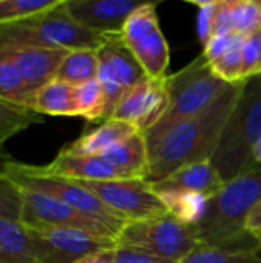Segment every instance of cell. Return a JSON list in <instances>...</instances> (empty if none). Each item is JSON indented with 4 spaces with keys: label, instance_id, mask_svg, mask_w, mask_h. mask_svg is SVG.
Returning a JSON list of instances; mask_svg holds the SVG:
<instances>
[{
    "label": "cell",
    "instance_id": "obj_1",
    "mask_svg": "<svg viewBox=\"0 0 261 263\" xmlns=\"http://www.w3.org/2000/svg\"><path fill=\"white\" fill-rule=\"evenodd\" d=\"M245 82L231 83L200 114L178 122L148 145L151 173L146 182H160L185 165L211 160L222 133L240 99Z\"/></svg>",
    "mask_w": 261,
    "mask_h": 263
},
{
    "label": "cell",
    "instance_id": "obj_2",
    "mask_svg": "<svg viewBox=\"0 0 261 263\" xmlns=\"http://www.w3.org/2000/svg\"><path fill=\"white\" fill-rule=\"evenodd\" d=\"M261 199V165L243 173L211 199L194 225L202 248L255 253L260 245L246 231V220Z\"/></svg>",
    "mask_w": 261,
    "mask_h": 263
},
{
    "label": "cell",
    "instance_id": "obj_3",
    "mask_svg": "<svg viewBox=\"0 0 261 263\" xmlns=\"http://www.w3.org/2000/svg\"><path fill=\"white\" fill-rule=\"evenodd\" d=\"M106 35L78 25L66 9V0L54 8L0 26V51L26 48L48 49H98Z\"/></svg>",
    "mask_w": 261,
    "mask_h": 263
},
{
    "label": "cell",
    "instance_id": "obj_4",
    "mask_svg": "<svg viewBox=\"0 0 261 263\" xmlns=\"http://www.w3.org/2000/svg\"><path fill=\"white\" fill-rule=\"evenodd\" d=\"M261 139V79L245 82L240 99L222 133L211 163L226 182L257 166L254 149Z\"/></svg>",
    "mask_w": 261,
    "mask_h": 263
},
{
    "label": "cell",
    "instance_id": "obj_5",
    "mask_svg": "<svg viewBox=\"0 0 261 263\" xmlns=\"http://www.w3.org/2000/svg\"><path fill=\"white\" fill-rule=\"evenodd\" d=\"M229 85L214 74L203 54L175 74L168 76L169 105L158 123L143 134L146 143H154L178 122L205 111Z\"/></svg>",
    "mask_w": 261,
    "mask_h": 263
},
{
    "label": "cell",
    "instance_id": "obj_6",
    "mask_svg": "<svg viewBox=\"0 0 261 263\" xmlns=\"http://www.w3.org/2000/svg\"><path fill=\"white\" fill-rule=\"evenodd\" d=\"M5 174L20 188L34 190L49 194L71 208L89 216L106 227H109L117 236L122 228L128 223L115 216L105 203H102L91 191L82 186L77 180H71L51 173L46 166H34L11 160L6 166Z\"/></svg>",
    "mask_w": 261,
    "mask_h": 263
},
{
    "label": "cell",
    "instance_id": "obj_7",
    "mask_svg": "<svg viewBox=\"0 0 261 263\" xmlns=\"http://www.w3.org/2000/svg\"><path fill=\"white\" fill-rule=\"evenodd\" d=\"M117 247L138 250L166 260L180 263L200 247L194 225L172 216L128 222L115 239Z\"/></svg>",
    "mask_w": 261,
    "mask_h": 263
},
{
    "label": "cell",
    "instance_id": "obj_8",
    "mask_svg": "<svg viewBox=\"0 0 261 263\" xmlns=\"http://www.w3.org/2000/svg\"><path fill=\"white\" fill-rule=\"evenodd\" d=\"M125 222H138L168 216V210L151 183L140 179L88 182L77 180Z\"/></svg>",
    "mask_w": 261,
    "mask_h": 263
},
{
    "label": "cell",
    "instance_id": "obj_9",
    "mask_svg": "<svg viewBox=\"0 0 261 263\" xmlns=\"http://www.w3.org/2000/svg\"><path fill=\"white\" fill-rule=\"evenodd\" d=\"M28 230L35 248L37 263H75L94 253L117 247L112 237L75 228L40 227Z\"/></svg>",
    "mask_w": 261,
    "mask_h": 263
},
{
    "label": "cell",
    "instance_id": "obj_10",
    "mask_svg": "<svg viewBox=\"0 0 261 263\" xmlns=\"http://www.w3.org/2000/svg\"><path fill=\"white\" fill-rule=\"evenodd\" d=\"M97 79L105 91L106 120H109L123 94L148 77L131 49L123 42L122 34L106 35V40L97 49Z\"/></svg>",
    "mask_w": 261,
    "mask_h": 263
},
{
    "label": "cell",
    "instance_id": "obj_11",
    "mask_svg": "<svg viewBox=\"0 0 261 263\" xmlns=\"http://www.w3.org/2000/svg\"><path fill=\"white\" fill-rule=\"evenodd\" d=\"M23 190V188H22ZM20 222L28 228L62 227L89 231L98 236L117 239V234L105 223L85 216L65 202L34 190H23V211Z\"/></svg>",
    "mask_w": 261,
    "mask_h": 263
},
{
    "label": "cell",
    "instance_id": "obj_12",
    "mask_svg": "<svg viewBox=\"0 0 261 263\" xmlns=\"http://www.w3.org/2000/svg\"><path fill=\"white\" fill-rule=\"evenodd\" d=\"M168 105V77L160 80L145 79L123 94L111 119L128 122L145 134L158 123Z\"/></svg>",
    "mask_w": 261,
    "mask_h": 263
},
{
    "label": "cell",
    "instance_id": "obj_13",
    "mask_svg": "<svg viewBox=\"0 0 261 263\" xmlns=\"http://www.w3.org/2000/svg\"><path fill=\"white\" fill-rule=\"evenodd\" d=\"M146 2L138 0H66L69 15L83 28L102 34H122L126 20Z\"/></svg>",
    "mask_w": 261,
    "mask_h": 263
},
{
    "label": "cell",
    "instance_id": "obj_14",
    "mask_svg": "<svg viewBox=\"0 0 261 263\" xmlns=\"http://www.w3.org/2000/svg\"><path fill=\"white\" fill-rule=\"evenodd\" d=\"M9 52L20 76L26 82L28 88L35 94L42 86L55 79L57 71L68 55L66 49H48V48H26L14 49Z\"/></svg>",
    "mask_w": 261,
    "mask_h": 263
},
{
    "label": "cell",
    "instance_id": "obj_15",
    "mask_svg": "<svg viewBox=\"0 0 261 263\" xmlns=\"http://www.w3.org/2000/svg\"><path fill=\"white\" fill-rule=\"evenodd\" d=\"M151 186L155 193L188 191L211 199L225 186V180L220 177L211 160H203L185 165L169 177L151 183Z\"/></svg>",
    "mask_w": 261,
    "mask_h": 263
},
{
    "label": "cell",
    "instance_id": "obj_16",
    "mask_svg": "<svg viewBox=\"0 0 261 263\" xmlns=\"http://www.w3.org/2000/svg\"><path fill=\"white\" fill-rule=\"evenodd\" d=\"M102 157L115 170L120 179H140L148 180L151 173L149 151L146 139L137 133L125 142L112 146Z\"/></svg>",
    "mask_w": 261,
    "mask_h": 263
},
{
    "label": "cell",
    "instance_id": "obj_17",
    "mask_svg": "<svg viewBox=\"0 0 261 263\" xmlns=\"http://www.w3.org/2000/svg\"><path fill=\"white\" fill-rule=\"evenodd\" d=\"M261 29V0H218L214 35H249Z\"/></svg>",
    "mask_w": 261,
    "mask_h": 263
},
{
    "label": "cell",
    "instance_id": "obj_18",
    "mask_svg": "<svg viewBox=\"0 0 261 263\" xmlns=\"http://www.w3.org/2000/svg\"><path fill=\"white\" fill-rule=\"evenodd\" d=\"M51 173L71 180H115L120 179L115 170L102 156H78L65 148L46 166Z\"/></svg>",
    "mask_w": 261,
    "mask_h": 263
},
{
    "label": "cell",
    "instance_id": "obj_19",
    "mask_svg": "<svg viewBox=\"0 0 261 263\" xmlns=\"http://www.w3.org/2000/svg\"><path fill=\"white\" fill-rule=\"evenodd\" d=\"M140 133L134 125L115 119L105 120L94 131L83 134L65 149L78 156H102L112 146L125 142L131 136Z\"/></svg>",
    "mask_w": 261,
    "mask_h": 263
},
{
    "label": "cell",
    "instance_id": "obj_20",
    "mask_svg": "<svg viewBox=\"0 0 261 263\" xmlns=\"http://www.w3.org/2000/svg\"><path fill=\"white\" fill-rule=\"evenodd\" d=\"M126 46L131 49L148 79L160 80L168 77L166 71L169 66V46L160 28L132 42H128Z\"/></svg>",
    "mask_w": 261,
    "mask_h": 263
},
{
    "label": "cell",
    "instance_id": "obj_21",
    "mask_svg": "<svg viewBox=\"0 0 261 263\" xmlns=\"http://www.w3.org/2000/svg\"><path fill=\"white\" fill-rule=\"evenodd\" d=\"M31 109H34L40 116H78L75 86L58 79L51 80L34 94Z\"/></svg>",
    "mask_w": 261,
    "mask_h": 263
},
{
    "label": "cell",
    "instance_id": "obj_22",
    "mask_svg": "<svg viewBox=\"0 0 261 263\" xmlns=\"http://www.w3.org/2000/svg\"><path fill=\"white\" fill-rule=\"evenodd\" d=\"M0 263H37L29 230L22 222L0 217Z\"/></svg>",
    "mask_w": 261,
    "mask_h": 263
},
{
    "label": "cell",
    "instance_id": "obj_23",
    "mask_svg": "<svg viewBox=\"0 0 261 263\" xmlns=\"http://www.w3.org/2000/svg\"><path fill=\"white\" fill-rule=\"evenodd\" d=\"M98 74V54L97 49H75L69 51L62 62L55 79L78 86L89 80L97 79Z\"/></svg>",
    "mask_w": 261,
    "mask_h": 263
},
{
    "label": "cell",
    "instance_id": "obj_24",
    "mask_svg": "<svg viewBox=\"0 0 261 263\" xmlns=\"http://www.w3.org/2000/svg\"><path fill=\"white\" fill-rule=\"evenodd\" d=\"M157 194L165 203L169 216L178 222L186 225H195L200 222L205 213L206 197L188 191H162Z\"/></svg>",
    "mask_w": 261,
    "mask_h": 263
},
{
    "label": "cell",
    "instance_id": "obj_25",
    "mask_svg": "<svg viewBox=\"0 0 261 263\" xmlns=\"http://www.w3.org/2000/svg\"><path fill=\"white\" fill-rule=\"evenodd\" d=\"M34 92L20 76L9 52L0 51V99L31 108Z\"/></svg>",
    "mask_w": 261,
    "mask_h": 263
},
{
    "label": "cell",
    "instance_id": "obj_26",
    "mask_svg": "<svg viewBox=\"0 0 261 263\" xmlns=\"http://www.w3.org/2000/svg\"><path fill=\"white\" fill-rule=\"evenodd\" d=\"M40 122L42 116L37 114L34 109L0 99V149L15 134Z\"/></svg>",
    "mask_w": 261,
    "mask_h": 263
},
{
    "label": "cell",
    "instance_id": "obj_27",
    "mask_svg": "<svg viewBox=\"0 0 261 263\" xmlns=\"http://www.w3.org/2000/svg\"><path fill=\"white\" fill-rule=\"evenodd\" d=\"M75 100L78 116L88 122L106 120V99L98 79L75 86Z\"/></svg>",
    "mask_w": 261,
    "mask_h": 263
},
{
    "label": "cell",
    "instance_id": "obj_28",
    "mask_svg": "<svg viewBox=\"0 0 261 263\" xmlns=\"http://www.w3.org/2000/svg\"><path fill=\"white\" fill-rule=\"evenodd\" d=\"M62 0H0V26L48 11Z\"/></svg>",
    "mask_w": 261,
    "mask_h": 263
},
{
    "label": "cell",
    "instance_id": "obj_29",
    "mask_svg": "<svg viewBox=\"0 0 261 263\" xmlns=\"http://www.w3.org/2000/svg\"><path fill=\"white\" fill-rule=\"evenodd\" d=\"M245 39V37H243ZM242 43H235L228 51H225L222 55L214 59L212 62H208L214 74L222 79L225 83H238L243 82V57H242Z\"/></svg>",
    "mask_w": 261,
    "mask_h": 263
},
{
    "label": "cell",
    "instance_id": "obj_30",
    "mask_svg": "<svg viewBox=\"0 0 261 263\" xmlns=\"http://www.w3.org/2000/svg\"><path fill=\"white\" fill-rule=\"evenodd\" d=\"M23 211V190L6 174L0 173V217L20 222Z\"/></svg>",
    "mask_w": 261,
    "mask_h": 263
},
{
    "label": "cell",
    "instance_id": "obj_31",
    "mask_svg": "<svg viewBox=\"0 0 261 263\" xmlns=\"http://www.w3.org/2000/svg\"><path fill=\"white\" fill-rule=\"evenodd\" d=\"M254 253L228 251L217 248H198L180 263H251Z\"/></svg>",
    "mask_w": 261,
    "mask_h": 263
},
{
    "label": "cell",
    "instance_id": "obj_32",
    "mask_svg": "<svg viewBox=\"0 0 261 263\" xmlns=\"http://www.w3.org/2000/svg\"><path fill=\"white\" fill-rule=\"evenodd\" d=\"M243 79L249 80L261 76V29L245 35L242 43Z\"/></svg>",
    "mask_w": 261,
    "mask_h": 263
},
{
    "label": "cell",
    "instance_id": "obj_33",
    "mask_svg": "<svg viewBox=\"0 0 261 263\" xmlns=\"http://www.w3.org/2000/svg\"><path fill=\"white\" fill-rule=\"evenodd\" d=\"M189 3L198 8L197 31H198V37L205 46L214 37V23H215V12H217L218 0H209V2H192L191 0Z\"/></svg>",
    "mask_w": 261,
    "mask_h": 263
},
{
    "label": "cell",
    "instance_id": "obj_34",
    "mask_svg": "<svg viewBox=\"0 0 261 263\" xmlns=\"http://www.w3.org/2000/svg\"><path fill=\"white\" fill-rule=\"evenodd\" d=\"M245 35L240 34H220V35H214L203 48V55L206 57L208 62H212L214 59H217L218 55H222L225 51H228L231 46H234L235 43H238L240 40H243Z\"/></svg>",
    "mask_w": 261,
    "mask_h": 263
},
{
    "label": "cell",
    "instance_id": "obj_35",
    "mask_svg": "<svg viewBox=\"0 0 261 263\" xmlns=\"http://www.w3.org/2000/svg\"><path fill=\"white\" fill-rule=\"evenodd\" d=\"M115 263H177L172 260H166L138 250L115 247Z\"/></svg>",
    "mask_w": 261,
    "mask_h": 263
},
{
    "label": "cell",
    "instance_id": "obj_36",
    "mask_svg": "<svg viewBox=\"0 0 261 263\" xmlns=\"http://www.w3.org/2000/svg\"><path fill=\"white\" fill-rule=\"evenodd\" d=\"M246 231L261 247V199L257 202V205L254 206V210L248 216Z\"/></svg>",
    "mask_w": 261,
    "mask_h": 263
},
{
    "label": "cell",
    "instance_id": "obj_37",
    "mask_svg": "<svg viewBox=\"0 0 261 263\" xmlns=\"http://www.w3.org/2000/svg\"><path fill=\"white\" fill-rule=\"evenodd\" d=\"M75 263H115V248L94 253L91 256H86V257L77 260Z\"/></svg>",
    "mask_w": 261,
    "mask_h": 263
},
{
    "label": "cell",
    "instance_id": "obj_38",
    "mask_svg": "<svg viewBox=\"0 0 261 263\" xmlns=\"http://www.w3.org/2000/svg\"><path fill=\"white\" fill-rule=\"evenodd\" d=\"M11 160H12V159H11V156L0 149V173H3V174H5L6 166H8V163H9Z\"/></svg>",
    "mask_w": 261,
    "mask_h": 263
},
{
    "label": "cell",
    "instance_id": "obj_39",
    "mask_svg": "<svg viewBox=\"0 0 261 263\" xmlns=\"http://www.w3.org/2000/svg\"><path fill=\"white\" fill-rule=\"evenodd\" d=\"M254 159H255V163L261 165V139L260 142L257 143L255 149H254Z\"/></svg>",
    "mask_w": 261,
    "mask_h": 263
},
{
    "label": "cell",
    "instance_id": "obj_40",
    "mask_svg": "<svg viewBox=\"0 0 261 263\" xmlns=\"http://www.w3.org/2000/svg\"><path fill=\"white\" fill-rule=\"evenodd\" d=\"M251 263H261V247L254 253V259Z\"/></svg>",
    "mask_w": 261,
    "mask_h": 263
},
{
    "label": "cell",
    "instance_id": "obj_41",
    "mask_svg": "<svg viewBox=\"0 0 261 263\" xmlns=\"http://www.w3.org/2000/svg\"><path fill=\"white\" fill-rule=\"evenodd\" d=\"M260 79H261V76H260Z\"/></svg>",
    "mask_w": 261,
    "mask_h": 263
}]
</instances>
